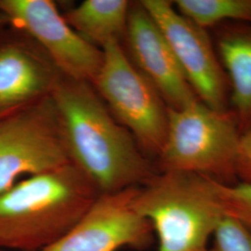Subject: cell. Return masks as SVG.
<instances>
[{"mask_svg": "<svg viewBox=\"0 0 251 251\" xmlns=\"http://www.w3.org/2000/svg\"><path fill=\"white\" fill-rule=\"evenodd\" d=\"M130 6L126 0H85L66 13L65 21L82 37L103 46L126 30Z\"/></svg>", "mask_w": 251, "mask_h": 251, "instance_id": "4fadbf2b", "label": "cell"}, {"mask_svg": "<svg viewBox=\"0 0 251 251\" xmlns=\"http://www.w3.org/2000/svg\"><path fill=\"white\" fill-rule=\"evenodd\" d=\"M100 196L72 163L0 193V249L41 251L69 232Z\"/></svg>", "mask_w": 251, "mask_h": 251, "instance_id": "7a4b0ae2", "label": "cell"}, {"mask_svg": "<svg viewBox=\"0 0 251 251\" xmlns=\"http://www.w3.org/2000/svg\"><path fill=\"white\" fill-rule=\"evenodd\" d=\"M0 251H4V250H2V249H0Z\"/></svg>", "mask_w": 251, "mask_h": 251, "instance_id": "ac0fdd59", "label": "cell"}, {"mask_svg": "<svg viewBox=\"0 0 251 251\" xmlns=\"http://www.w3.org/2000/svg\"><path fill=\"white\" fill-rule=\"evenodd\" d=\"M102 63L94 83L136 142L155 155L168 130V105L124 53L118 39L102 46Z\"/></svg>", "mask_w": 251, "mask_h": 251, "instance_id": "5b68a950", "label": "cell"}, {"mask_svg": "<svg viewBox=\"0 0 251 251\" xmlns=\"http://www.w3.org/2000/svg\"><path fill=\"white\" fill-rule=\"evenodd\" d=\"M50 97L70 161L100 195L140 187L156 173L134 137L116 122L87 82L59 79Z\"/></svg>", "mask_w": 251, "mask_h": 251, "instance_id": "6da1fadb", "label": "cell"}, {"mask_svg": "<svg viewBox=\"0 0 251 251\" xmlns=\"http://www.w3.org/2000/svg\"><path fill=\"white\" fill-rule=\"evenodd\" d=\"M237 181L251 182V128L240 136L235 160Z\"/></svg>", "mask_w": 251, "mask_h": 251, "instance_id": "e0dca14e", "label": "cell"}, {"mask_svg": "<svg viewBox=\"0 0 251 251\" xmlns=\"http://www.w3.org/2000/svg\"><path fill=\"white\" fill-rule=\"evenodd\" d=\"M126 32L136 68L152 83L168 107L181 109L199 100L160 28L141 2L131 4Z\"/></svg>", "mask_w": 251, "mask_h": 251, "instance_id": "30bf717a", "label": "cell"}, {"mask_svg": "<svg viewBox=\"0 0 251 251\" xmlns=\"http://www.w3.org/2000/svg\"><path fill=\"white\" fill-rule=\"evenodd\" d=\"M175 55L198 100L216 111H230V85L212 37L168 0H143Z\"/></svg>", "mask_w": 251, "mask_h": 251, "instance_id": "52a82bcc", "label": "cell"}, {"mask_svg": "<svg viewBox=\"0 0 251 251\" xmlns=\"http://www.w3.org/2000/svg\"><path fill=\"white\" fill-rule=\"evenodd\" d=\"M212 29L230 85V110L242 134L251 128V23L227 22Z\"/></svg>", "mask_w": 251, "mask_h": 251, "instance_id": "8fae6325", "label": "cell"}, {"mask_svg": "<svg viewBox=\"0 0 251 251\" xmlns=\"http://www.w3.org/2000/svg\"><path fill=\"white\" fill-rule=\"evenodd\" d=\"M137 188L100 195L69 232L41 251H117L126 247L143 251L154 234L132 206Z\"/></svg>", "mask_w": 251, "mask_h": 251, "instance_id": "9c48e42d", "label": "cell"}, {"mask_svg": "<svg viewBox=\"0 0 251 251\" xmlns=\"http://www.w3.org/2000/svg\"><path fill=\"white\" fill-rule=\"evenodd\" d=\"M215 179L159 171L138 187L135 210L150 223L157 251H204L226 213Z\"/></svg>", "mask_w": 251, "mask_h": 251, "instance_id": "3957f363", "label": "cell"}, {"mask_svg": "<svg viewBox=\"0 0 251 251\" xmlns=\"http://www.w3.org/2000/svg\"><path fill=\"white\" fill-rule=\"evenodd\" d=\"M204 251H251V230L241 222L226 215Z\"/></svg>", "mask_w": 251, "mask_h": 251, "instance_id": "9a60e30c", "label": "cell"}, {"mask_svg": "<svg viewBox=\"0 0 251 251\" xmlns=\"http://www.w3.org/2000/svg\"><path fill=\"white\" fill-rule=\"evenodd\" d=\"M70 163L50 96L0 121V193L23 175L42 174Z\"/></svg>", "mask_w": 251, "mask_h": 251, "instance_id": "8992f818", "label": "cell"}, {"mask_svg": "<svg viewBox=\"0 0 251 251\" xmlns=\"http://www.w3.org/2000/svg\"><path fill=\"white\" fill-rule=\"evenodd\" d=\"M241 133L233 112L197 100L168 107V130L158 153L159 171L197 173L225 184L237 182L235 160Z\"/></svg>", "mask_w": 251, "mask_h": 251, "instance_id": "277c9868", "label": "cell"}, {"mask_svg": "<svg viewBox=\"0 0 251 251\" xmlns=\"http://www.w3.org/2000/svg\"><path fill=\"white\" fill-rule=\"evenodd\" d=\"M53 66L18 47L0 50V116L50 96L57 82Z\"/></svg>", "mask_w": 251, "mask_h": 251, "instance_id": "7c38bea8", "label": "cell"}, {"mask_svg": "<svg viewBox=\"0 0 251 251\" xmlns=\"http://www.w3.org/2000/svg\"><path fill=\"white\" fill-rule=\"evenodd\" d=\"M0 9L45 48L56 69L73 80L93 82L100 51L73 30L50 0H1Z\"/></svg>", "mask_w": 251, "mask_h": 251, "instance_id": "ba28073f", "label": "cell"}, {"mask_svg": "<svg viewBox=\"0 0 251 251\" xmlns=\"http://www.w3.org/2000/svg\"><path fill=\"white\" fill-rule=\"evenodd\" d=\"M180 14L202 28L227 22L251 23V0H176Z\"/></svg>", "mask_w": 251, "mask_h": 251, "instance_id": "5bb4252c", "label": "cell"}, {"mask_svg": "<svg viewBox=\"0 0 251 251\" xmlns=\"http://www.w3.org/2000/svg\"><path fill=\"white\" fill-rule=\"evenodd\" d=\"M218 190L226 215L238 220L251 230V182H219Z\"/></svg>", "mask_w": 251, "mask_h": 251, "instance_id": "2e32d148", "label": "cell"}]
</instances>
